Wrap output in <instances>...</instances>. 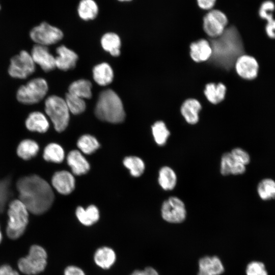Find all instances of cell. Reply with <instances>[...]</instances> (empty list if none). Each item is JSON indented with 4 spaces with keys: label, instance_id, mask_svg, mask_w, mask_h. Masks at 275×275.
Instances as JSON below:
<instances>
[{
    "label": "cell",
    "instance_id": "cell-1",
    "mask_svg": "<svg viewBox=\"0 0 275 275\" xmlns=\"http://www.w3.org/2000/svg\"><path fill=\"white\" fill-rule=\"evenodd\" d=\"M19 200L28 211L41 214L51 206L54 194L51 186L43 178L34 175L20 178L16 184Z\"/></svg>",
    "mask_w": 275,
    "mask_h": 275
},
{
    "label": "cell",
    "instance_id": "cell-2",
    "mask_svg": "<svg viewBox=\"0 0 275 275\" xmlns=\"http://www.w3.org/2000/svg\"><path fill=\"white\" fill-rule=\"evenodd\" d=\"M210 60L212 63L226 70L234 66L237 58L244 54V45L241 36L234 26L226 28L219 36L212 38Z\"/></svg>",
    "mask_w": 275,
    "mask_h": 275
},
{
    "label": "cell",
    "instance_id": "cell-3",
    "mask_svg": "<svg viewBox=\"0 0 275 275\" xmlns=\"http://www.w3.org/2000/svg\"><path fill=\"white\" fill-rule=\"evenodd\" d=\"M95 114L99 120L112 123H121L125 117L121 99L111 89L104 90L100 93Z\"/></svg>",
    "mask_w": 275,
    "mask_h": 275
},
{
    "label": "cell",
    "instance_id": "cell-4",
    "mask_svg": "<svg viewBox=\"0 0 275 275\" xmlns=\"http://www.w3.org/2000/svg\"><path fill=\"white\" fill-rule=\"evenodd\" d=\"M28 210L19 200L12 201L9 206V221L6 229L8 236L12 239L20 237L29 222Z\"/></svg>",
    "mask_w": 275,
    "mask_h": 275
},
{
    "label": "cell",
    "instance_id": "cell-5",
    "mask_svg": "<svg viewBox=\"0 0 275 275\" xmlns=\"http://www.w3.org/2000/svg\"><path fill=\"white\" fill-rule=\"evenodd\" d=\"M45 111L56 131L62 132L67 127L69 111L65 100L56 95H51L45 101Z\"/></svg>",
    "mask_w": 275,
    "mask_h": 275
},
{
    "label": "cell",
    "instance_id": "cell-6",
    "mask_svg": "<svg viewBox=\"0 0 275 275\" xmlns=\"http://www.w3.org/2000/svg\"><path fill=\"white\" fill-rule=\"evenodd\" d=\"M47 264V253L41 246H32L27 256L19 259L18 268L27 275L38 274L43 271Z\"/></svg>",
    "mask_w": 275,
    "mask_h": 275
},
{
    "label": "cell",
    "instance_id": "cell-7",
    "mask_svg": "<svg viewBox=\"0 0 275 275\" xmlns=\"http://www.w3.org/2000/svg\"><path fill=\"white\" fill-rule=\"evenodd\" d=\"M48 89V85L45 79L42 78H34L18 89L17 99L23 104H35L44 98Z\"/></svg>",
    "mask_w": 275,
    "mask_h": 275
},
{
    "label": "cell",
    "instance_id": "cell-8",
    "mask_svg": "<svg viewBox=\"0 0 275 275\" xmlns=\"http://www.w3.org/2000/svg\"><path fill=\"white\" fill-rule=\"evenodd\" d=\"M30 36L37 44L47 46L61 40L63 33L59 28L43 22L31 31Z\"/></svg>",
    "mask_w": 275,
    "mask_h": 275
},
{
    "label": "cell",
    "instance_id": "cell-9",
    "mask_svg": "<svg viewBox=\"0 0 275 275\" xmlns=\"http://www.w3.org/2000/svg\"><path fill=\"white\" fill-rule=\"evenodd\" d=\"M35 63L28 52L22 50L10 61L8 72L14 78L24 79L34 72Z\"/></svg>",
    "mask_w": 275,
    "mask_h": 275
},
{
    "label": "cell",
    "instance_id": "cell-10",
    "mask_svg": "<svg viewBox=\"0 0 275 275\" xmlns=\"http://www.w3.org/2000/svg\"><path fill=\"white\" fill-rule=\"evenodd\" d=\"M161 214L162 218L167 222L175 224L182 223L186 217L185 204L176 197H170L163 202Z\"/></svg>",
    "mask_w": 275,
    "mask_h": 275
},
{
    "label": "cell",
    "instance_id": "cell-11",
    "mask_svg": "<svg viewBox=\"0 0 275 275\" xmlns=\"http://www.w3.org/2000/svg\"><path fill=\"white\" fill-rule=\"evenodd\" d=\"M228 22L226 14L219 10H210L203 18V29L212 38L221 35Z\"/></svg>",
    "mask_w": 275,
    "mask_h": 275
},
{
    "label": "cell",
    "instance_id": "cell-12",
    "mask_svg": "<svg viewBox=\"0 0 275 275\" xmlns=\"http://www.w3.org/2000/svg\"><path fill=\"white\" fill-rule=\"evenodd\" d=\"M234 66L238 75L244 79L252 80L258 75L259 64L252 56L242 54L237 58Z\"/></svg>",
    "mask_w": 275,
    "mask_h": 275
},
{
    "label": "cell",
    "instance_id": "cell-13",
    "mask_svg": "<svg viewBox=\"0 0 275 275\" xmlns=\"http://www.w3.org/2000/svg\"><path fill=\"white\" fill-rule=\"evenodd\" d=\"M31 55L34 63L39 65L45 72L50 71L56 67L55 57L50 53L46 46L35 45Z\"/></svg>",
    "mask_w": 275,
    "mask_h": 275
},
{
    "label": "cell",
    "instance_id": "cell-14",
    "mask_svg": "<svg viewBox=\"0 0 275 275\" xmlns=\"http://www.w3.org/2000/svg\"><path fill=\"white\" fill-rule=\"evenodd\" d=\"M53 187L61 194H70L75 188L73 176L66 171H61L54 174L51 179Z\"/></svg>",
    "mask_w": 275,
    "mask_h": 275
},
{
    "label": "cell",
    "instance_id": "cell-15",
    "mask_svg": "<svg viewBox=\"0 0 275 275\" xmlns=\"http://www.w3.org/2000/svg\"><path fill=\"white\" fill-rule=\"evenodd\" d=\"M56 52L58 54L55 58L56 67L67 71L75 67L78 56L73 50L64 45H61L57 48Z\"/></svg>",
    "mask_w": 275,
    "mask_h": 275
},
{
    "label": "cell",
    "instance_id": "cell-16",
    "mask_svg": "<svg viewBox=\"0 0 275 275\" xmlns=\"http://www.w3.org/2000/svg\"><path fill=\"white\" fill-rule=\"evenodd\" d=\"M190 55L191 59L196 62H204L210 59L212 55L210 42L203 39L193 42L190 45Z\"/></svg>",
    "mask_w": 275,
    "mask_h": 275
},
{
    "label": "cell",
    "instance_id": "cell-17",
    "mask_svg": "<svg viewBox=\"0 0 275 275\" xmlns=\"http://www.w3.org/2000/svg\"><path fill=\"white\" fill-rule=\"evenodd\" d=\"M67 161L72 173L76 175L87 173L90 169V164L85 157L78 150H72L67 155Z\"/></svg>",
    "mask_w": 275,
    "mask_h": 275
},
{
    "label": "cell",
    "instance_id": "cell-18",
    "mask_svg": "<svg viewBox=\"0 0 275 275\" xmlns=\"http://www.w3.org/2000/svg\"><path fill=\"white\" fill-rule=\"evenodd\" d=\"M245 166L235 160L230 152L225 153L222 156L220 170L223 175L242 174L245 172Z\"/></svg>",
    "mask_w": 275,
    "mask_h": 275
},
{
    "label": "cell",
    "instance_id": "cell-19",
    "mask_svg": "<svg viewBox=\"0 0 275 275\" xmlns=\"http://www.w3.org/2000/svg\"><path fill=\"white\" fill-rule=\"evenodd\" d=\"M95 264L103 269L110 268L115 263L116 254L115 252L108 246L98 248L94 255Z\"/></svg>",
    "mask_w": 275,
    "mask_h": 275
},
{
    "label": "cell",
    "instance_id": "cell-20",
    "mask_svg": "<svg viewBox=\"0 0 275 275\" xmlns=\"http://www.w3.org/2000/svg\"><path fill=\"white\" fill-rule=\"evenodd\" d=\"M201 108V105L198 100L188 99L183 103L180 111L188 123L195 124L199 121V113Z\"/></svg>",
    "mask_w": 275,
    "mask_h": 275
},
{
    "label": "cell",
    "instance_id": "cell-21",
    "mask_svg": "<svg viewBox=\"0 0 275 275\" xmlns=\"http://www.w3.org/2000/svg\"><path fill=\"white\" fill-rule=\"evenodd\" d=\"M27 129L32 131L45 132L48 129L49 122L45 115L40 112L30 114L25 121Z\"/></svg>",
    "mask_w": 275,
    "mask_h": 275
},
{
    "label": "cell",
    "instance_id": "cell-22",
    "mask_svg": "<svg viewBox=\"0 0 275 275\" xmlns=\"http://www.w3.org/2000/svg\"><path fill=\"white\" fill-rule=\"evenodd\" d=\"M199 270L207 272L212 275H220L225 270L221 259L217 256H205L199 261Z\"/></svg>",
    "mask_w": 275,
    "mask_h": 275
},
{
    "label": "cell",
    "instance_id": "cell-23",
    "mask_svg": "<svg viewBox=\"0 0 275 275\" xmlns=\"http://www.w3.org/2000/svg\"><path fill=\"white\" fill-rule=\"evenodd\" d=\"M93 76L97 84L100 86H106L111 84L113 80V70L109 64L102 63L94 67Z\"/></svg>",
    "mask_w": 275,
    "mask_h": 275
},
{
    "label": "cell",
    "instance_id": "cell-24",
    "mask_svg": "<svg viewBox=\"0 0 275 275\" xmlns=\"http://www.w3.org/2000/svg\"><path fill=\"white\" fill-rule=\"evenodd\" d=\"M76 215L81 224L90 226L96 223L99 218L98 209L95 205H90L87 209L79 206L76 210Z\"/></svg>",
    "mask_w": 275,
    "mask_h": 275
},
{
    "label": "cell",
    "instance_id": "cell-25",
    "mask_svg": "<svg viewBox=\"0 0 275 275\" xmlns=\"http://www.w3.org/2000/svg\"><path fill=\"white\" fill-rule=\"evenodd\" d=\"M226 87L222 83H209L206 85L204 94L207 100L213 104L223 101L225 96Z\"/></svg>",
    "mask_w": 275,
    "mask_h": 275
},
{
    "label": "cell",
    "instance_id": "cell-26",
    "mask_svg": "<svg viewBox=\"0 0 275 275\" xmlns=\"http://www.w3.org/2000/svg\"><path fill=\"white\" fill-rule=\"evenodd\" d=\"M98 11V6L94 0H81L78 4L77 13L79 17L84 20L95 19Z\"/></svg>",
    "mask_w": 275,
    "mask_h": 275
},
{
    "label": "cell",
    "instance_id": "cell-27",
    "mask_svg": "<svg viewBox=\"0 0 275 275\" xmlns=\"http://www.w3.org/2000/svg\"><path fill=\"white\" fill-rule=\"evenodd\" d=\"M101 44L103 48L114 57L120 54L121 40L119 36L114 33H107L101 38Z\"/></svg>",
    "mask_w": 275,
    "mask_h": 275
},
{
    "label": "cell",
    "instance_id": "cell-28",
    "mask_svg": "<svg viewBox=\"0 0 275 275\" xmlns=\"http://www.w3.org/2000/svg\"><path fill=\"white\" fill-rule=\"evenodd\" d=\"M158 181L163 189L171 190L176 186L177 176L172 168L168 166H164L159 171Z\"/></svg>",
    "mask_w": 275,
    "mask_h": 275
},
{
    "label": "cell",
    "instance_id": "cell-29",
    "mask_svg": "<svg viewBox=\"0 0 275 275\" xmlns=\"http://www.w3.org/2000/svg\"><path fill=\"white\" fill-rule=\"evenodd\" d=\"M92 84L88 80L80 79L73 82L69 87L68 92L82 99L92 97Z\"/></svg>",
    "mask_w": 275,
    "mask_h": 275
},
{
    "label": "cell",
    "instance_id": "cell-30",
    "mask_svg": "<svg viewBox=\"0 0 275 275\" xmlns=\"http://www.w3.org/2000/svg\"><path fill=\"white\" fill-rule=\"evenodd\" d=\"M257 191L260 199L268 201L275 199V181L271 178H264L258 184Z\"/></svg>",
    "mask_w": 275,
    "mask_h": 275
},
{
    "label": "cell",
    "instance_id": "cell-31",
    "mask_svg": "<svg viewBox=\"0 0 275 275\" xmlns=\"http://www.w3.org/2000/svg\"><path fill=\"white\" fill-rule=\"evenodd\" d=\"M39 149V146L36 142L31 140H24L19 144L17 153L23 159L29 160L37 155Z\"/></svg>",
    "mask_w": 275,
    "mask_h": 275
},
{
    "label": "cell",
    "instance_id": "cell-32",
    "mask_svg": "<svg viewBox=\"0 0 275 275\" xmlns=\"http://www.w3.org/2000/svg\"><path fill=\"white\" fill-rule=\"evenodd\" d=\"M64 150L59 144L51 143L44 149L43 158L46 161L60 163L64 160Z\"/></svg>",
    "mask_w": 275,
    "mask_h": 275
},
{
    "label": "cell",
    "instance_id": "cell-33",
    "mask_svg": "<svg viewBox=\"0 0 275 275\" xmlns=\"http://www.w3.org/2000/svg\"><path fill=\"white\" fill-rule=\"evenodd\" d=\"M152 132L155 142L159 146L164 145L170 135V132L162 121H157L153 125Z\"/></svg>",
    "mask_w": 275,
    "mask_h": 275
},
{
    "label": "cell",
    "instance_id": "cell-34",
    "mask_svg": "<svg viewBox=\"0 0 275 275\" xmlns=\"http://www.w3.org/2000/svg\"><path fill=\"white\" fill-rule=\"evenodd\" d=\"M77 146L85 154H90L99 148V144L94 136L85 134L78 139Z\"/></svg>",
    "mask_w": 275,
    "mask_h": 275
},
{
    "label": "cell",
    "instance_id": "cell-35",
    "mask_svg": "<svg viewBox=\"0 0 275 275\" xmlns=\"http://www.w3.org/2000/svg\"><path fill=\"white\" fill-rule=\"evenodd\" d=\"M124 166L127 168L131 175L135 177L140 176L145 170V163L143 160L136 156H128L123 160Z\"/></svg>",
    "mask_w": 275,
    "mask_h": 275
},
{
    "label": "cell",
    "instance_id": "cell-36",
    "mask_svg": "<svg viewBox=\"0 0 275 275\" xmlns=\"http://www.w3.org/2000/svg\"><path fill=\"white\" fill-rule=\"evenodd\" d=\"M65 100L69 112L73 114H80L86 109L84 100L69 92L66 94Z\"/></svg>",
    "mask_w": 275,
    "mask_h": 275
},
{
    "label": "cell",
    "instance_id": "cell-37",
    "mask_svg": "<svg viewBox=\"0 0 275 275\" xmlns=\"http://www.w3.org/2000/svg\"><path fill=\"white\" fill-rule=\"evenodd\" d=\"M10 180L7 178L0 180V213L4 209L6 204L11 196Z\"/></svg>",
    "mask_w": 275,
    "mask_h": 275
},
{
    "label": "cell",
    "instance_id": "cell-38",
    "mask_svg": "<svg viewBox=\"0 0 275 275\" xmlns=\"http://www.w3.org/2000/svg\"><path fill=\"white\" fill-rule=\"evenodd\" d=\"M246 275H269L265 264L259 261L249 262L245 268Z\"/></svg>",
    "mask_w": 275,
    "mask_h": 275
},
{
    "label": "cell",
    "instance_id": "cell-39",
    "mask_svg": "<svg viewBox=\"0 0 275 275\" xmlns=\"http://www.w3.org/2000/svg\"><path fill=\"white\" fill-rule=\"evenodd\" d=\"M275 9V5L274 3L270 0L265 1L263 2L259 9V15L263 19H265L267 22H268L273 18V11Z\"/></svg>",
    "mask_w": 275,
    "mask_h": 275
},
{
    "label": "cell",
    "instance_id": "cell-40",
    "mask_svg": "<svg viewBox=\"0 0 275 275\" xmlns=\"http://www.w3.org/2000/svg\"><path fill=\"white\" fill-rule=\"evenodd\" d=\"M230 153L235 160L245 166L248 165L251 161L249 154L241 148L233 149Z\"/></svg>",
    "mask_w": 275,
    "mask_h": 275
},
{
    "label": "cell",
    "instance_id": "cell-41",
    "mask_svg": "<svg viewBox=\"0 0 275 275\" xmlns=\"http://www.w3.org/2000/svg\"><path fill=\"white\" fill-rule=\"evenodd\" d=\"M64 275H86L84 270L80 267L70 265L67 266L64 270Z\"/></svg>",
    "mask_w": 275,
    "mask_h": 275
},
{
    "label": "cell",
    "instance_id": "cell-42",
    "mask_svg": "<svg viewBox=\"0 0 275 275\" xmlns=\"http://www.w3.org/2000/svg\"><path fill=\"white\" fill-rule=\"evenodd\" d=\"M216 0H197L198 6L203 10H210L215 4Z\"/></svg>",
    "mask_w": 275,
    "mask_h": 275
},
{
    "label": "cell",
    "instance_id": "cell-43",
    "mask_svg": "<svg viewBox=\"0 0 275 275\" xmlns=\"http://www.w3.org/2000/svg\"><path fill=\"white\" fill-rule=\"evenodd\" d=\"M130 275H159V274L154 268L147 267L143 270H135Z\"/></svg>",
    "mask_w": 275,
    "mask_h": 275
},
{
    "label": "cell",
    "instance_id": "cell-44",
    "mask_svg": "<svg viewBox=\"0 0 275 275\" xmlns=\"http://www.w3.org/2000/svg\"><path fill=\"white\" fill-rule=\"evenodd\" d=\"M265 26V31L268 37L271 39H275V20H272L267 22Z\"/></svg>",
    "mask_w": 275,
    "mask_h": 275
},
{
    "label": "cell",
    "instance_id": "cell-45",
    "mask_svg": "<svg viewBox=\"0 0 275 275\" xmlns=\"http://www.w3.org/2000/svg\"><path fill=\"white\" fill-rule=\"evenodd\" d=\"M0 275H19L18 272L13 270L8 265L0 266Z\"/></svg>",
    "mask_w": 275,
    "mask_h": 275
},
{
    "label": "cell",
    "instance_id": "cell-46",
    "mask_svg": "<svg viewBox=\"0 0 275 275\" xmlns=\"http://www.w3.org/2000/svg\"><path fill=\"white\" fill-rule=\"evenodd\" d=\"M198 275H212V274L207 272L199 270Z\"/></svg>",
    "mask_w": 275,
    "mask_h": 275
},
{
    "label": "cell",
    "instance_id": "cell-47",
    "mask_svg": "<svg viewBox=\"0 0 275 275\" xmlns=\"http://www.w3.org/2000/svg\"><path fill=\"white\" fill-rule=\"evenodd\" d=\"M120 2H129V1H131L132 0H118Z\"/></svg>",
    "mask_w": 275,
    "mask_h": 275
},
{
    "label": "cell",
    "instance_id": "cell-48",
    "mask_svg": "<svg viewBox=\"0 0 275 275\" xmlns=\"http://www.w3.org/2000/svg\"><path fill=\"white\" fill-rule=\"evenodd\" d=\"M2 239V233H1V231H0V243L1 242Z\"/></svg>",
    "mask_w": 275,
    "mask_h": 275
},
{
    "label": "cell",
    "instance_id": "cell-49",
    "mask_svg": "<svg viewBox=\"0 0 275 275\" xmlns=\"http://www.w3.org/2000/svg\"><path fill=\"white\" fill-rule=\"evenodd\" d=\"M0 9H1V6H0Z\"/></svg>",
    "mask_w": 275,
    "mask_h": 275
}]
</instances>
